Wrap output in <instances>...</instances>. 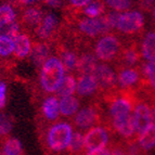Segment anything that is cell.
<instances>
[{
  "instance_id": "5b68a950",
  "label": "cell",
  "mask_w": 155,
  "mask_h": 155,
  "mask_svg": "<svg viewBox=\"0 0 155 155\" xmlns=\"http://www.w3.org/2000/svg\"><path fill=\"white\" fill-rule=\"evenodd\" d=\"M76 28L83 36L91 39L98 38L112 31L106 24L103 15L99 18H86L85 16L83 18H79L76 22Z\"/></svg>"
},
{
  "instance_id": "d4e9b609",
  "label": "cell",
  "mask_w": 155,
  "mask_h": 155,
  "mask_svg": "<svg viewBox=\"0 0 155 155\" xmlns=\"http://www.w3.org/2000/svg\"><path fill=\"white\" fill-rule=\"evenodd\" d=\"M80 102L76 97L68 96L60 100V114L64 117H72L78 112Z\"/></svg>"
},
{
  "instance_id": "f1b7e54d",
  "label": "cell",
  "mask_w": 155,
  "mask_h": 155,
  "mask_svg": "<svg viewBox=\"0 0 155 155\" xmlns=\"http://www.w3.org/2000/svg\"><path fill=\"white\" fill-rule=\"evenodd\" d=\"M83 14L86 18H99L102 16L105 12V3L102 2L101 0H96L91 1L88 5L81 10Z\"/></svg>"
},
{
  "instance_id": "8fae6325",
  "label": "cell",
  "mask_w": 155,
  "mask_h": 155,
  "mask_svg": "<svg viewBox=\"0 0 155 155\" xmlns=\"http://www.w3.org/2000/svg\"><path fill=\"white\" fill-rule=\"evenodd\" d=\"M134 128H136V134H141L143 130L151 124V105L147 101L138 100L137 104L134 106Z\"/></svg>"
},
{
  "instance_id": "7a4b0ae2",
  "label": "cell",
  "mask_w": 155,
  "mask_h": 155,
  "mask_svg": "<svg viewBox=\"0 0 155 155\" xmlns=\"http://www.w3.org/2000/svg\"><path fill=\"white\" fill-rule=\"evenodd\" d=\"M73 126L70 123L58 122L50 125L45 132L46 147L53 153L66 151L73 136Z\"/></svg>"
},
{
  "instance_id": "ab89813d",
  "label": "cell",
  "mask_w": 155,
  "mask_h": 155,
  "mask_svg": "<svg viewBox=\"0 0 155 155\" xmlns=\"http://www.w3.org/2000/svg\"><path fill=\"white\" fill-rule=\"evenodd\" d=\"M18 5H31L33 3L37 2V0H16Z\"/></svg>"
},
{
  "instance_id": "e575fe53",
  "label": "cell",
  "mask_w": 155,
  "mask_h": 155,
  "mask_svg": "<svg viewBox=\"0 0 155 155\" xmlns=\"http://www.w3.org/2000/svg\"><path fill=\"white\" fill-rule=\"evenodd\" d=\"M111 154L110 155H129L128 151H127L126 147L120 145H112V149H110Z\"/></svg>"
},
{
  "instance_id": "9a60e30c",
  "label": "cell",
  "mask_w": 155,
  "mask_h": 155,
  "mask_svg": "<svg viewBox=\"0 0 155 155\" xmlns=\"http://www.w3.org/2000/svg\"><path fill=\"white\" fill-rule=\"evenodd\" d=\"M57 52L59 55V59L61 60L63 66L65 68V72L74 73L76 72L77 66L78 55L74 50H72L70 47H66L63 44H58Z\"/></svg>"
},
{
  "instance_id": "484cf974",
  "label": "cell",
  "mask_w": 155,
  "mask_h": 155,
  "mask_svg": "<svg viewBox=\"0 0 155 155\" xmlns=\"http://www.w3.org/2000/svg\"><path fill=\"white\" fill-rule=\"evenodd\" d=\"M0 155H23L21 141L16 138H5L0 150Z\"/></svg>"
},
{
  "instance_id": "8992f818",
  "label": "cell",
  "mask_w": 155,
  "mask_h": 155,
  "mask_svg": "<svg viewBox=\"0 0 155 155\" xmlns=\"http://www.w3.org/2000/svg\"><path fill=\"white\" fill-rule=\"evenodd\" d=\"M94 75L98 80L99 90L101 93H103V96L118 90L117 74L111 66L101 63L99 64Z\"/></svg>"
},
{
  "instance_id": "74e56055",
  "label": "cell",
  "mask_w": 155,
  "mask_h": 155,
  "mask_svg": "<svg viewBox=\"0 0 155 155\" xmlns=\"http://www.w3.org/2000/svg\"><path fill=\"white\" fill-rule=\"evenodd\" d=\"M42 2L50 8H60L62 5V0H42Z\"/></svg>"
},
{
  "instance_id": "603a6c76",
  "label": "cell",
  "mask_w": 155,
  "mask_h": 155,
  "mask_svg": "<svg viewBox=\"0 0 155 155\" xmlns=\"http://www.w3.org/2000/svg\"><path fill=\"white\" fill-rule=\"evenodd\" d=\"M76 87H77V80L74 73H67L65 74L62 83L57 90V97L62 99L65 97L73 96L76 92Z\"/></svg>"
},
{
  "instance_id": "7402d4cb",
  "label": "cell",
  "mask_w": 155,
  "mask_h": 155,
  "mask_svg": "<svg viewBox=\"0 0 155 155\" xmlns=\"http://www.w3.org/2000/svg\"><path fill=\"white\" fill-rule=\"evenodd\" d=\"M142 58L147 61H155V31H150L144 35L140 46Z\"/></svg>"
},
{
  "instance_id": "6da1fadb",
  "label": "cell",
  "mask_w": 155,
  "mask_h": 155,
  "mask_svg": "<svg viewBox=\"0 0 155 155\" xmlns=\"http://www.w3.org/2000/svg\"><path fill=\"white\" fill-rule=\"evenodd\" d=\"M65 76V68L58 57H49V59L40 67V87L47 93L57 92Z\"/></svg>"
},
{
  "instance_id": "f546056e",
  "label": "cell",
  "mask_w": 155,
  "mask_h": 155,
  "mask_svg": "<svg viewBox=\"0 0 155 155\" xmlns=\"http://www.w3.org/2000/svg\"><path fill=\"white\" fill-rule=\"evenodd\" d=\"M14 52V39L5 34H0V57L8 58Z\"/></svg>"
},
{
  "instance_id": "4fadbf2b",
  "label": "cell",
  "mask_w": 155,
  "mask_h": 155,
  "mask_svg": "<svg viewBox=\"0 0 155 155\" xmlns=\"http://www.w3.org/2000/svg\"><path fill=\"white\" fill-rule=\"evenodd\" d=\"M36 37L40 41H48L53 38L58 31V18L54 14L48 13L44 16L41 23L35 28Z\"/></svg>"
},
{
  "instance_id": "4dcf8cb0",
  "label": "cell",
  "mask_w": 155,
  "mask_h": 155,
  "mask_svg": "<svg viewBox=\"0 0 155 155\" xmlns=\"http://www.w3.org/2000/svg\"><path fill=\"white\" fill-rule=\"evenodd\" d=\"M105 5H107L112 11L123 13L128 11L132 7V0H103Z\"/></svg>"
},
{
  "instance_id": "cb8c5ba5",
  "label": "cell",
  "mask_w": 155,
  "mask_h": 155,
  "mask_svg": "<svg viewBox=\"0 0 155 155\" xmlns=\"http://www.w3.org/2000/svg\"><path fill=\"white\" fill-rule=\"evenodd\" d=\"M138 144L143 151H150L155 147V125L150 124L137 137Z\"/></svg>"
},
{
  "instance_id": "d6a6232c",
  "label": "cell",
  "mask_w": 155,
  "mask_h": 155,
  "mask_svg": "<svg viewBox=\"0 0 155 155\" xmlns=\"http://www.w3.org/2000/svg\"><path fill=\"white\" fill-rule=\"evenodd\" d=\"M2 34L8 35V36L11 37L12 39L16 38V37L21 34V24H20V22L15 21L14 23H12L9 26H7V27L2 31Z\"/></svg>"
},
{
  "instance_id": "60d3db41",
  "label": "cell",
  "mask_w": 155,
  "mask_h": 155,
  "mask_svg": "<svg viewBox=\"0 0 155 155\" xmlns=\"http://www.w3.org/2000/svg\"><path fill=\"white\" fill-rule=\"evenodd\" d=\"M139 1L142 3L144 7H150L152 3L155 2V0H139Z\"/></svg>"
},
{
  "instance_id": "1f68e13d",
  "label": "cell",
  "mask_w": 155,
  "mask_h": 155,
  "mask_svg": "<svg viewBox=\"0 0 155 155\" xmlns=\"http://www.w3.org/2000/svg\"><path fill=\"white\" fill-rule=\"evenodd\" d=\"M13 128V120L5 113H0V137H5L11 132Z\"/></svg>"
},
{
  "instance_id": "52a82bcc",
  "label": "cell",
  "mask_w": 155,
  "mask_h": 155,
  "mask_svg": "<svg viewBox=\"0 0 155 155\" xmlns=\"http://www.w3.org/2000/svg\"><path fill=\"white\" fill-rule=\"evenodd\" d=\"M142 72L141 67H119L117 71V83L118 89L122 90H134L140 88L142 85Z\"/></svg>"
},
{
  "instance_id": "d6986e66",
  "label": "cell",
  "mask_w": 155,
  "mask_h": 155,
  "mask_svg": "<svg viewBox=\"0 0 155 155\" xmlns=\"http://www.w3.org/2000/svg\"><path fill=\"white\" fill-rule=\"evenodd\" d=\"M142 72V85L141 87L145 88L151 96L155 98V61L147 62L141 67Z\"/></svg>"
},
{
  "instance_id": "9c48e42d",
  "label": "cell",
  "mask_w": 155,
  "mask_h": 155,
  "mask_svg": "<svg viewBox=\"0 0 155 155\" xmlns=\"http://www.w3.org/2000/svg\"><path fill=\"white\" fill-rule=\"evenodd\" d=\"M110 142V129L104 126H93L84 136V144L86 151L106 147Z\"/></svg>"
},
{
  "instance_id": "ba28073f",
  "label": "cell",
  "mask_w": 155,
  "mask_h": 155,
  "mask_svg": "<svg viewBox=\"0 0 155 155\" xmlns=\"http://www.w3.org/2000/svg\"><path fill=\"white\" fill-rule=\"evenodd\" d=\"M73 123L78 129H90L91 127L98 126L101 123V110L99 105H91L83 107L74 115Z\"/></svg>"
},
{
  "instance_id": "5bb4252c",
  "label": "cell",
  "mask_w": 155,
  "mask_h": 155,
  "mask_svg": "<svg viewBox=\"0 0 155 155\" xmlns=\"http://www.w3.org/2000/svg\"><path fill=\"white\" fill-rule=\"evenodd\" d=\"M99 90V84L94 74H83L78 75L76 92L79 97H90Z\"/></svg>"
},
{
  "instance_id": "8d00e7d4",
  "label": "cell",
  "mask_w": 155,
  "mask_h": 155,
  "mask_svg": "<svg viewBox=\"0 0 155 155\" xmlns=\"http://www.w3.org/2000/svg\"><path fill=\"white\" fill-rule=\"evenodd\" d=\"M111 151L107 147H101V149H96V150L88 151L86 155H110Z\"/></svg>"
},
{
  "instance_id": "7c38bea8",
  "label": "cell",
  "mask_w": 155,
  "mask_h": 155,
  "mask_svg": "<svg viewBox=\"0 0 155 155\" xmlns=\"http://www.w3.org/2000/svg\"><path fill=\"white\" fill-rule=\"evenodd\" d=\"M111 126L114 131L124 138L125 140L132 142L134 139H137V134H136V128H134V117L132 114L129 116L120 117V118L111 119Z\"/></svg>"
},
{
  "instance_id": "3957f363",
  "label": "cell",
  "mask_w": 155,
  "mask_h": 155,
  "mask_svg": "<svg viewBox=\"0 0 155 155\" xmlns=\"http://www.w3.org/2000/svg\"><path fill=\"white\" fill-rule=\"evenodd\" d=\"M122 47V42L116 35L106 34L101 36L96 42L94 55L102 62H112L117 59Z\"/></svg>"
},
{
  "instance_id": "b9f144b4",
  "label": "cell",
  "mask_w": 155,
  "mask_h": 155,
  "mask_svg": "<svg viewBox=\"0 0 155 155\" xmlns=\"http://www.w3.org/2000/svg\"><path fill=\"white\" fill-rule=\"evenodd\" d=\"M153 18H154V20H155V7H154V10H153Z\"/></svg>"
},
{
  "instance_id": "d590c367",
  "label": "cell",
  "mask_w": 155,
  "mask_h": 155,
  "mask_svg": "<svg viewBox=\"0 0 155 155\" xmlns=\"http://www.w3.org/2000/svg\"><path fill=\"white\" fill-rule=\"evenodd\" d=\"M92 0H71V5L75 9L85 8L86 5H88Z\"/></svg>"
},
{
  "instance_id": "e0dca14e",
  "label": "cell",
  "mask_w": 155,
  "mask_h": 155,
  "mask_svg": "<svg viewBox=\"0 0 155 155\" xmlns=\"http://www.w3.org/2000/svg\"><path fill=\"white\" fill-rule=\"evenodd\" d=\"M99 66L98 59L93 53L90 52H84L78 55L76 73L78 75L83 74H94Z\"/></svg>"
},
{
  "instance_id": "f35d334b",
  "label": "cell",
  "mask_w": 155,
  "mask_h": 155,
  "mask_svg": "<svg viewBox=\"0 0 155 155\" xmlns=\"http://www.w3.org/2000/svg\"><path fill=\"white\" fill-rule=\"evenodd\" d=\"M151 105V124L155 125V101Z\"/></svg>"
},
{
  "instance_id": "ac0fdd59",
  "label": "cell",
  "mask_w": 155,
  "mask_h": 155,
  "mask_svg": "<svg viewBox=\"0 0 155 155\" xmlns=\"http://www.w3.org/2000/svg\"><path fill=\"white\" fill-rule=\"evenodd\" d=\"M50 47L46 41H36L31 45V59L37 67H41L42 64L49 59Z\"/></svg>"
},
{
  "instance_id": "ffe728a7",
  "label": "cell",
  "mask_w": 155,
  "mask_h": 155,
  "mask_svg": "<svg viewBox=\"0 0 155 155\" xmlns=\"http://www.w3.org/2000/svg\"><path fill=\"white\" fill-rule=\"evenodd\" d=\"M31 41L27 34L21 33L16 38H14V52L13 54L16 59H25L31 55Z\"/></svg>"
},
{
  "instance_id": "44dd1931",
  "label": "cell",
  "mask_w": 155,
  "mask_h": 155,
  "mask_svg": "<svg viewBox=\"0 0 155 155\" xmlns=\"http://www.w3.org/2000/svg\"><path fill=\"white\" fill-rule=\"evenodd\" d=\"M41 114L49 122H54L60 115V101L58 97H48L41 104Z\"/></svg>"
},
{
  "instance_id": "836d02e7",
  "label": "cell",
  "mask_w": 155,
  "mask_h": 155,
  "mask_svg": "<svg viewBox=\"0 0 155 155\" xmlns=\"http://www.w3.org/2000/svg\"><path fill=\"white\" fill-rule=\"evenodd\" d=\"M7 102V85L5 81H0V109H3Z\"/></svg>"
},
{
  "instance_id": "83f0119b",
  "label": "cell",
  "mask_w": 155,
  "mask_h": 155,
  "mask_svg": "<svg viewBox=\"0 0 155 155\" xmlns=\"http://www.w3.org/2000/svg\"><path fill=\"white\" fill-rule=\"evenodd\" d=\"M84 151H85L84 134L80 131H74L70 144L66 149V152L70 155H80Z\"/></svg>"
},
{
  "instance_id": "30bf717a",
  "label": "cell",
  "mask_w": 155,
  "mask_h": 155,
  "mask_svg": "<svg viewBox=\"0 0 155 155\" xmlns=\"http://www.w3.org/2000/svg\"><path fill=\"white\" fill-rule=\"evenodd\" d=\"M141 57L142 54L139 45L136 42H130L122 47V50L115 61H117L119 67H134L138 66L140 63Z\"/></svg>"
},
{
  "instance_id": "4316f807",
  "label": "cell",
  "mask_w": 155,
  "mask_h": 155,
  "mask_svg": "<svg viewBox=\"0 0 155 155\" xmlns=\"http://www.w3.org/2000/svg\"><path fill=\"white\" fill-rule=\"evenodd\" d=\"M16 20V13L11 5H0V31L9 26L10 24L14 23Z\"/></svg>"
},
{
  "instance_id": "2e32d148",
  "label": "cell",
  "mask_w": 155,
  "mask_h": 155,
  "mask_svg": "<svg viewBox=\"0 0 155 155\" xmlns=\"http://www.w3.org/2000/svg\"><path fill=\"white\" fill-rule=\"evenodd\" d=\"M44 16V11L40 7H38V5L37 7H29L22 12L20 24L23 25V27L31 29L33 28L35 31L37 26H39V24L41 23Z\"/></svg>"
},
{
  "instance_id": "277c9868",
  "label": "cell",
  "mask_w": 155,
  "mask_h": 155,
  "mask_svg": "<svg viewBox=\"0 0 155 155\" xmlns=\"http://www.w3.org/2000/svg\"><path fill=\"white\" fill-rule=\"evenodd\" d=\"M144 28V16L140 11H126L119 14L116 29L119 34L132 36L141 33Z\"/></svg>"
}]
</instances>
